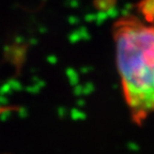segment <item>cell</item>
<instances>
[{"instance_id":"6da1fadb","label":"cell","mask_w":154,"mask_h":154,"mask_svg":"<svg viewBox=\"0 0 154 154\" xmlns=\"http://www.w3.org/2000/svg\"><path fill=\"white\" fill-rule=\"evenodd\" d=\"M112 38L123 97L140 125L154 113V23L124 15L113 24Z\"/></svg>"}]
</instances>
